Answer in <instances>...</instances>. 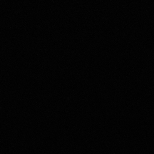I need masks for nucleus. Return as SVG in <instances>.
Returning a JSON list of instances; mask_svg holds the SVG:
<instances>
[]
</instances>
